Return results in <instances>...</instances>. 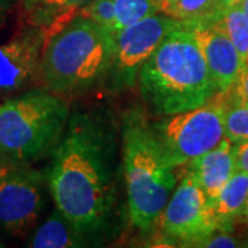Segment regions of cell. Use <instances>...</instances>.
<instances>
[{
    "label": "cell",
    "mask_w": 248,
    "mask_h": 248,
    "mask_svg": "<svg viewBox=\"0 0 248 248\" xmlns=\"http://www.w3.org/2000/svg\"><path fill=\"white\" fill-rule=\"evenodd\" d=\"M116 138L97 116L75 112L51 153L47 184L55 208L93 236L112 219L117 203Z\"/></svg>",
    "instance_id": "1"
},
{
    "label": "cell",
    "mask_w": 248,
    "mask_h": 248,
    "mask_svg": "<svg viewBox=\"0 0 248 248\" xmlns=\"http://www.w3.org/2000/svg\"><path fill=\"white\" fill-rule=\"evenodd\" d=\"M137 81L146 105L161 116L202 107L218 95L202 48L185 25L161 42Z\"/></svg>",
    "instance_id": "2"
},
{
    "label": "cell",
    "mask_w": 248,
    "mask_h": 248,
    "mask_svg": "<svg viewBox=\"0 0 248 248\" xmlns=\"http://www.w3.org/2000/svg\"><path fill=\"white\" fill-rule=\"evenodd\" d=\"M47 29L40 80L63 95L84 91L105 79L116 51V35L83 14Z\"/></svg>",
    "instance_id": "3"
},
{
    "label": "cell",
    "mask_w": 248,
    "mask_h": 248,
    "mask_svg": "<svg viewBox=\"0 0 248 248\" xmlns=\"http://www.w3.org/2000/svg\"><path fill=\"white\" fill-rule=\"evenodd\" d=\"M122 124L128 217L134 228L148 233L156 226L169 203L177 186V175L141 108L128 109Z\"/></svg>",
    "instance_id": "4"
},
{
    "label": "cell",
    "mask_w": 248,
    "mask_h": 248,
    "mask_svg": "<svg viewBox=\"0 0 248 248\" xmlns=\"http://www.w3.org/2000/svg\"><path fill=\"white\" fill-rule=\"evenodd\" d=\"M71 110L58 94L29 90L0 104V157L31 164L51 155L62 140Z\"/></svg>",
    "instance_id": "5"
},
{
    "label": "cell",
    "mask_w": 248,
    "mask_h": 248,
    "mask_svg": "<svg viewBox=\"0 0 248 248\" xmlns=\"http://www.w3.org/2000/svg\"><path fill=\"white\" fill-rule=\"evenodd\" d=\"M226 108L223 101L213 98L202 107L163 116L161 120L152 123L163 155L172 169L184 167L225 138Z\"/></svg>",
    "instance_id": "6"
},
{
    "label": "cell",
    "mask_w": 248,
    "mask_h": 248,
    "mask_svg": "<svg viewBox=\"0 0 248 248\" xmlns=\"http://www.w3.org/2000/svg\"><path fill=\"white\" fill-rule=\"evenodd\" d=\"M47 175L29 164L0 163V229L24 236L32 231L46 207Z\"/></svg>",
    "instance_id": "7"
},
{
    "label": "cell",
    "mask_w": 248,
    "mask_h": 248,
    "mask_svg": "<svg viewBox=\"0 0 248 248\" xmlns=\"http://www.w3.org/2000/svg\"><path fill=\"white\" fill-rule=\"evenodd\" d=\"M159 221L164 239L182 247H199L218 229L211 200L189 172H184Z\"/></svg>",
    "instance_id": "8"
},
{
    "label": "cell",
    "mask_w": 248,
    "mask_h": 248,
    "mask_svg": "<svg viewBox=\"0 0 248 248\" xmlns=\"http://www.w3.org/2000/svg\"><path fill=\"white\" fill-rule=\"evenodd\" d=\"M182 25L185 24L166 13H157L117 32L115 58L105 78L109 89H133L142 65L174 29Z\"/></svg>",
    "instance_id": "9"
},
{
    "label": "cell",
    "mask_w": 248,
    "mask_h": 248,
    "mask_svg": "<svg viewBox=\"0 0 248 248\" xmlns=\"http://www.w3.org/2000/svg\"><path fill=\"white\" fill-rule=\"evenodd\" d=\"M46 39V28L31 27L22 35L0 45V97L18 93L40 79Z\"/></svg>",
    "instance_id": "10"
},
{
    "label": "cell",
    "mask_w": 248,
    "mask_h": 248,
    "mask_svg": "<svg viewBox=\"0 0 248 248\" xmlns=\"http://www.w3.org/2000/svg\"><path fill=\"white\" fill-rule=\"evenodd\" d=\"M185 27L193 33L202 48L217 94H229L244 69L234 45L215 21Z\"/></svg>",
    "instance_id": "11"
},
{
    "label": "cell",
    "mask_w": 248,
    "mask_h": 248,
    "mask_svg": "<svg viewBox=\"0 0 248 248\" xmlns=\"http://www.w3.org/2000/svg\"><path fill=\"white\" fill-rule=\"evenodd\" d=\"M184 167H186L185 172L193 177L211 203H214L222 187L237 170L233 142L223 138L211 151L190 160Z\"/></svg>",
    "instance_id": "12"
},
{
    "label": "cell",
    "mask_w": 248,
    "mask_h": 248,
    "mask_svg": "<svg viewBox=\"0 0 248 248\" xmlns=\"http://www.w3.org/2000/svg\"><path fill=\"white\" fill-rule=\"evenodd\" d=\"M91 236L80 231L63 214L55 208L29 239L32 248H75L90 246Z\"/></svg>",
    "instance_id": "13"
},
{
    "label": "cell",
    "mask_w": 248,
    "mask_h": 248,
    "mask_svg": "<svg viewBox=\"0 0 248 248\" xmlns=\"http://www.w3.org/2000/svg\"><path fill=\"white\" fill-rule=\"evenodd\" d=\"M248 197V174L236 170V172L222 187L221 193L214 202V213L218 229L232 232L233 222L241 217Z\"/></svg>",
    "instance_id": "14"
},
{
    "label": "cell",
    "mask_w": 248,
    "mask_h": 248,
    "mask_svg": "<svg viewBox=\"0 0 248 248\" xmlns=\"http://www.w3.org/2000/svg\"><path fill=\"white\" fill-rule=\"evenodd\" d=\"M93 0H24L22 11L29 27L50 28L69 19Z\"/></svg>",
    "instance_id": "15"
},
{
    "label": "cell",
    "mask_w": 248,
    "mask_h": 248,
    "mask_svg": "<svg viewBox=\"0 0 248 248\" xmlns=\"http://www.w3.org/2000/svg\"><path fill=\"white\" fill-rule=\"evenodd\" d=\"M163 13L185 25L213 22L221 14L217 0H174L164 6Z\"/></svg>",
    "instance_id": "16"
},
{
    "label": "cell",
    "mask_w": 248,
    "mask_h": 248,
    "mask_svg": "<svg viewBox=\"0 0 248 248\" xmlns=\"http://www.w3.org/2000/svg\"><path fill=\"white\" fill-rule=\"evenodd\" d=\"M215 22L231 39L246 68L248 63V17L241 6H233L231 9L221 11Z\"/></svg>",
    "instance_id": "17"
},
{
    "label": "cell",
    "mask_w": 248,
    "mask_h": 248,
    "mask_svg": "<svg viewBox=\"0 0 248 248\" xmlns=\"http://www.w3.org/2000/svg\"><path fill=\"white\" fill-rule=\"evenodd\" d=\"M164 0H115V35L143 18L161 13Z\"/></svg>",
    "instance_id": "18"
},
{
    "label": "cell",
    "mask_w": 248,
    "mask_h": 248,
    "mask_svg": "<svg viewBox=\"0 0 248 248\" xmlns=\"http://www.w3.org/2000/svg\"><path fill=\"white\" fill-rule=\"evenodd\" d=\"M225 138L233 143L248 140V104L234 101L226 108Z\"/></svg>",
    "instance_id": "19"
},
{
    "label": "cell",
    "mask_w": 248,
    "mask_h": 248,
    "mask_svg": "<svg viewBox=\"0 0 248 248\" xmlns=\"http://www.w3.org/2000/svg\"><path fill=\"white\" fill-rule=\"evenodd\" d=\"M83 16H86L101 27L108 28L115 33L116 10L115 0H93L81 9Z\"/></svg>",
    "instance_id": "20"
},
{
    "label": "cell",
    "mask_w": 248,
    "mask_h": 248,
    "mask_svg": "<svg viewBox=\"0 0 248 248\" xmlns=\"http://www.w3.org/2000/svg\"><path fill=\"white\" fill-rule=\"evenodd\" d=\"M241 243L236 239L229 231H223V229H217L214 231L208 237L200 243L199 247L205 248H234L240 247Z\"/></svg>",
    "instance_id": "21"
},
{
    "label": "cell",
    "mask_w": 248,
    "mask_h": 248,
    "mask_svg": "<svg viewBox=\"0 0 248 248\" xmlns=\"http://www.w3.org/2000/svg\"><path fill=\"white\" fill-rule=\"evenodd\" d=\"M232 91L234 93V95H233L234 101L248 104V63L241 72L239 80H237L236 86L233 87Z\"/></svg>",
    "instance_id": "22"
},
{
    "label": "cell",
    "mask_w": 248,
    "mask_h": 248,
    "mask_svg": "<svg viewBox=\"0 0 248 248\" xmlns=\"http://www.w3.org/2000/svg\"><path fill=\"white\" fill-rule=\"evenodd\" d=\"M236 169L248 174V140L233 143Z\"/></svg>",
    "instance_id": "23"
},
{
    "label": "cell",
    "mask_w": 248,
    "mask_h": 248,
    "mask_svg": "<svg viewBox=\"0 0 248 248\" xmlns=\"http://www.w3.org/2000/svg\"><path fill=\"white\" fill-rule=\"evenodd\" d=\"M241 1L243 0H217V4H218L219 11H225V10L233 7V6H239V4H241Z\"/></svg>",
    "instance_id": "24"
},
{
    "label": "cell",
    "mask_w": 248,
    "mask_h": 248,
    "mask_svg": "<svg viewBox=\"0 0 248 248\" xmlns=\"http://www.w3.org/2000/svg\"><path fill=\"white\" fill-rule=\"evenodd\" d=\"M14 0H0V18L4 16V13L11 7Z\"/></svg>",
    "instance_id": "25"
},
{
    "label": "cell",
    "mask_w": 248,
    "mask_h": 248,
    "mask_svg": "<svg viewBox=\"0 0 248 248\" xmlns=\"http://www.w3.org/2000/svg\"><path fill=\"white\" fill-rule=\"evenodd\" d=\"M241 217H243L244 222L248 225V197H247V202H246V205H244V210H243V214H241Z\"/></svg>",
    "instance_id": "26"
},
{
    "label": "cell",
    "mask_w": 248,
    "mask_h": 248,
    "mask_svg": "<svg viewBox=\"0 0 248 248\" xmlns=\"http://www.w3.org/2000/svg\"><path fill=\"white\" fill-rule=\"evenodd\" d=\"M240 6H241V9H243V11L246 13V16H247V17H248V0H243Z\"/></svg>",
    "instance_id": "27"
},
{
    "label": "cell",
    "mask_w": 248,
    "mask_h": 248,
    "mask_svg": "<svg viewBox=\"0 0 248 248\" xmlns=\"http://www.w3.org/2000/svg\"><path fill=\"white\" fill-rule=\"evenodd\" d=\"M171 1H174V0H164V6H166V4H169V3H171ZM163 9H164V7H163Z\"/></svg>",
    "instance_id": "28"
},
{
    "label": "cell",
    "mask_w": 248,
    "mask_h": 248,
    "mask_svg": "<svg viewBox=\"0 0 248 248\" xmlns=\"http://www.w3.org/2000/svg\"><path fill=\"white\" fill-rule=\"evenodd\" d=\"M1 247H4V244H3V243H1V240H0V248Z\"/></svg>",
    "instance_id": "29"
}]
</instances>
